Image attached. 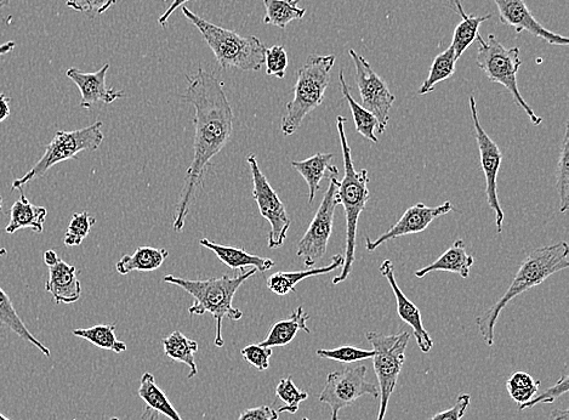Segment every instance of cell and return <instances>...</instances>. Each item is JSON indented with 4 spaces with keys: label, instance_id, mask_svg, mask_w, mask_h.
<instances>
[{
    "label": "cell",
    "instance_id": "obj_36",
    "mask_svg": "<svg viewBox=\"0 0 569 420\" xmlns=\"http://www.w3.org/2000/svg\"><path fill=\"white\" fill-rule=\"evenodd\" d=\"M556 189L560 197V213H566L569 207V128L566 124L565 138L561 147L559 163L556 169Z\"/></svg>",
    "mask_w": 569,
    "mask_h": 420
},
{
    "label": "cell",
    "instance_id": "obj_6",
    "mask_svg": "<svg viewBox=\"0 0 569 420\" xmlns=\"http://www.w3.org/2000/svg\"><path fill=\"white\" fill-rule=\"evenodd\" d=\"M334 64V55H310L300 68L294 87V99L288 102L287 113L282 118L281 130L284 136L297 133L306 116L322 105Z\"/></svg>",
    "mask_w": 569,
    "mask_h": 420
},
{
    "label": "cell",
    "instance_id": "obj_16",
    "mask_svg": "<svg viewBox=\"0 0 569 420\" xmlns=\"http://www.w3.org/2000/svg\"><path fill=\"white\" fill-rule=\"evenodd\" d=\"M494 3L497 5L500 21L504 25L514 28L517 33L527 31L534 37L553 45L566 47L569 44L568 38L550 32L542 24H539L531 10L528 9L525 0H494Z\"/></svg>",
    "mask_w": 569,
    "mask_h": 420
},
{
    "label": "cell",
    "instance_id": "obj_48",
    "mask_svg": "<svg viewBox=\"0 0 569 420\" xmlns=\"http://www.w3.org/2000/svg\"><path fill=\"white\" fill-rule=\"evenodd\" d=\"M43 259H44L45 265H47L49 268V266H53L56 263H58V260L60 258L58 257V254H56V252L53 251V249H49V251L44 253Z\"/></svg>",
    "mask_w": 569,
    "mask_h": 420
},
{
    "label": "cell",
    "instance_id": "obj_32",
    "mask_svg": "<svg viewBox=\"0 0 569 420\" xmlns=\"http://www.w3.org/2000/svg\"><path fill=\"white\" fill-rule=\"evenodd\" d=\"M266 14L264 24L286 28L294 20L304 19L306 9L299 7V0H264Z\"/></svg>",
    "mask_w": 569,
    "mask_h": 420
},
{
    "label": "cell",
    "instance_id": "obj_8",
    "mask_svg": "<svg viewBox=\"0 0 569 420\" xmlns=\"http://www.w3.org/2000/svg\"><path fill=\"white\" fill-rule=\"evenodd\" d=\"M102 126H104L102 122H95L89 127L72 130V132L59 130L54 139L50 141L41 160L34 164V167L24 177L16 179L11 185V190H20L34 179L44 177L56 164L73 160L78 153L98 150L105 139Z\"/></svg>",
    "mask_w": 569,
    "mask_h": 420
},
{
    "label": "cell",
    "instance_id": "obj_13",
    "mask_svg": "<svg viewBox=\"0 0 569 420\" xmlns=\"http://www.w3.org/2000/svg\"><path fill=\"white\" fill-rule=\"evenodd\" d=\"M356 68V82L362 100V107L378 119V133L384 134L390 121V111L396 96L389 85L375 72L369 62L354 49L349 50Z\"/></svg>",
    "mask_w": 569,
    "mask_h": 420
},
{
    "label": "cell",
    "instance_id": "obj_17",
    "mask_svg": "<svg viewBox=\"0 0 569 420\" xmlns=\"http://www.w3.org/2000/svg\"><path fill=\"white\" fill-rule=\"evenodd\" d=\"M380 274L388 280L392 292L395 294L398 316H400L401 320L407 323L408 326L412 327L415 340H417L421 353L429 354L432 346H434V340H432L429 332L426 331L423 325V319H421L418 306L412 303L411 300L406 297V294L402 292L400 286H398L395 278L394 264H392L391 260L386 259L381 263Z\"/></svg>",
    "mask_w": 569,
    "mask_h": 420
},
{
    "label": "cell",
    "instance_id": "obj_46",
    "mask_svg": "<svg viewBox=\"0 0 569 420\" xmlns=\"http://www.w3.org/2000/svg\"><path fill=\"white\" fill-rule=\"evenodd\" d=\"M187 2H191V0H174L172 4L169 5L168 9L164 11L161 17H159L158 22L159 25L164 27L168 24V20L170 16L174 14V11L180 7H184Z\"/></svg>",
    "mask_w": 569,
    "mask_h": 420
},
{
    "label": "cell",
    "instance_id": "obj_35",
    "mask_svg": "<svg viewBox=\"0 0 569 420\" xmlns=\"http://www.w3.org/2000/svg\"><path fill=\"white\" fill-rule=\"evenodd\" d=\"M539 387L540 380L534 379L526 372H516L506 380V389L519 407L531 401L538 393Z\"/></svg>",
    "mask_w": 569,
    "mask_h": 420
},
{
    "label": "cell",
    "instance_id": "obj_9",
    "mask_svg": "<svg viewBox=\"0 0 569 420\" xmlns=\"http://www.w3.org/2000/svg\"><path fill=\"white\" fill-rule=\"evenodd\" d=\"M368 342L374 350L373 365L379 382V414L377 420H384L392 393L406 361L411 333L401 332L385 336L383 333L368 332Z\"/></svg>",
    "mask_w": 569,
    "mask_h": 420
},
{
    "label": "cell",
    "instance_id": "obj_47",
    "mask_svg": "<svg viewBox=\"0 0 569 420\" xmlns=\"http://www.w3.org/2000/svg\"><path fill=\"white\" fill-rule=\"evenodd\" d=\"M10 101L9 96L0 94V123L10 116Z\"/></svg>",
    "mask_w": 569,
    "mask_h": 420
},
{
    "label": "cell",
    "instance_id": "obj_50",
    "mask_svg": "<svg viewBox=\"0 0 569 420\" xmlns=\"http://www.w3.org/2000/svg\"><path fill=\"white\" fill-rule=\"evenodd\" d=\"M15 49V42H8L0 45V56L7 55Z\"/></svg>",
    "mask_w": 569,
    "mask_h": 420
},
{
    "label": "cell",
    "instance_id": "obj_57",
    "mask_svg": "<svg viewBox=\"0 0 569 420\" xmlns=\"http://www.w3.org/2000/svg\"><path fill=\"white\" fill-rule=\"evenodd\" d=\"M303 420H309V419H307V418H303Z\"/></svg>",
    "mask_w": 569,
    "mask_h": 420
},
{
    "label": "cell",
    "instance_id": "obj_55",
    "mask_svg": "<svg viewBox=\"0 0 569 420\" xmlns=\"http://www.w3.org/2000/svg\"><path fill=\"white\" fill-rule=\"evenodd\" d=\"M0 420H10V419L5 417L4 414L0 413Z\"/></svg>",
    "mask_w": 569,
    "mask_h": 420
},
{
    "label": "cell",
    "instance_id": "obj_23",
    "mask_svg": "<svg viewBox=\"0 0 569 420\" xmlns=\"http://www.w3.org/2000/svg\"><path fill=\"white\" fill-rule=\"evenodd\" d=\"M344 263V255L337 254L332 258V263L327 266H322V268L297 272H276V274L267 278L266 285L272 293L284 297V295L290 292H297V288L295 287H297L301 281L306 280V278L330 274V272L343 268Z\"/></svg>",
    "mask_w": 569,
    "mask_h": 420
},
{
    "label": "cell",
    "instance_id": "obj_7",
    "mask_svg": "<svg viewBox=\"0 0 569 420\" xmlns=\"http://www.w3.org/2000/svg\"><path fill=\"white\" fill-rule=\"evenodd\" d=\"M479 43L477 49V66L481 68L489 81L504 85L512 95L515 104L526 112L534 126H540L543 118L536 115L523 96L521 95L519 84H517V73H519L522 61L520 59V48H505L494 34H489L488 42L480 34L476 38Z\"/></svg>",
    "mask_w": 569,
    "mask_h": 420
},
{
    "label": "cell",
    "instance_id": "obj_53",
    "mask_svg": "<svg viewBox=\"0 0 569 420\" xmlns=\"http://www.w3.org/2000/svg\"><path fill=\"white\" fill-rule=\"evenodd\" d=\"M4 255H7V249L0 248V257H4Z\"/></svg>",
    "mask_w": 569,
    "mask_h": 420
},
{
    "label": "cell",
    "instance_id": "obj_12",
    "mask_svg": "<svg viewBox=\"0 0 569 420\" xmlns=\"http://www.w3.org/2000/svg\"><path fill=\"white\" fill-rule=\"evenodd\" d=\"M247 162L253 177V198L258 204L261 217L269 221L271 225L270 234L267 236L269 248H280L287 240L292 220H290L281 198L272 189L265 174L261 172L258 158L255 155H250Z\"/></svg>",
    "mask_w": 569,
    "mask_h": 420
},
{
    "label": "cell",
    "instance_id": "obj_5",
    "mask_svg": "<svg viewBox=\"0 0 569 420\" xmlns=\"http://www.w3.org/2000/svg\"><path fill=\"white\" fill-rule=\"evenodd\" d=\"M182 14L201 32L204 41L212 49L221 68L258 72L265 64L266 47L259 38L241 36L226 28L216 26L203 17L182 7Z\"/></svg>",
    "mask_w": 569,
    "mask_h": 420
},
{
    "label": "cell",
    "instance_id": "obj_2",
    "mask_svg": "<svg viewBox=\"0 0 569 420\" xmlns=\"http://www.w3.org/2000/svg\"><path fill=\"white\" fill-rule=\"evenodd\" d=\"M569 247L567 242H560L534 249L528 257L523 260L519 271L512 281L508 291L502 298L498 300L491 308L476 319V325L483 340L488 346L494 345V329L495 323L499 319L506 305L512 299L529 291L534 287L542 285V283L557 272L566 270L569 266L568 260Z\"/></svg>",
    "mask_w": 569,
    "mask_h": 420
},
{
    "label": "cell",
    "instance_id": "obj_11",
    "mask_svg": "<svg viewBox=\"0 0 569 420\" xmlns=\"http://www.w3.org/2000/svg\"><path fill=\"white\" fill-rule=\"evenodd\" d=\"M367 367H345L328 374L320 401L332 410V420H339V412L364 395L379 399V388L366 380Z\"/></svg>",
    "mask_w": 569,
    "mask_h": 420
},
{
    "label": "cell",
    "instance_id": "obj_20",
    "mask_svg": "<svg viewBox=\"0 0 569 420\" xmlns=\"http://www.w3.org/2000/svg\"><path fill=\"white\" fill-rule=\"evenodd\" d=\"M201 246L210 249L221 263L229 266L232 270H241L246 268H253L260 272L269 271L275 266V261L269 258L258 257V255L249 254L243 248L221 246L209 241L208 238H203L199 241Z\"/></svg>",
    "mask_w": 569,
    "mask_h": 420
},
{
    "label": "cell",
    "instance_id": "obj_39",
    "mask_svg": "<svg viewBox=\"0 0 569 420\" xmlns=\"http://www.w3.org/2000/svg\"><path fill=\"white\" fill-rule=\"evenodd\" d=\"M316 354L317 356H320L321 359H328L341 363H354L373 359L374 350H364L357 348V346L354 345H341L337 349L317 350Z\"/></svg>",
    "mask_w": 569,
    "mask_h": 420
},
{
    "label": "cell",
    "instance_id": "obj_21",
    "mask_svg": "<svg viewBox=\"0 0 569 420\" xmlns=\"http://www.w3.org/2000/svg\"><path fill=\"white\" fill-rule=\"evenodd\" d=\"M21 196L10 210V221L5 232L15 234L19 230H32L36 234H42L48 210L45 207L34 206L25 195L24 190L20 189Z\"/></svg>",
    "mask_w": 569,
    "mask_h": 420
},
{
    "label": "cell",
    "instance_id": "obj_30",
    "mask_svg": "<svg viewBox=\"0 0 569 420\" xmlns=\"http://www.w3.org/2000/svg\"><path fill=\"white\" fill-rule=\"evenodd\" d=\"M0 326H4L13 331L16 336L26 340V342L31 343L33 346L41 351L44 356L49 357L51 355L48 346H45L42 342L33 336V334L28 331L25 322L21 320L19 314H17L13 303L9 295L3 291L0 287Z\"/></svg>",
    "mask_w": 569,
    "mask_h": 420
},
{
    "label": "cell",
    "instance_id": "obj_27",
    "mask_svg": "<svg viewBox=\"0 0 569 420\" xmlns=\"http://www.w3.org/2000/svg\"><path fill=\"white\" fill-rule=\"evenodd\" d=\"M168 257L169 252L165 248L140 247L133 255H124L116 264V269L121 275H128L133 271H156Z\"/></svg>",
    "mask_w": 569,
    "mask_h": 420
},
{
    "label": "cell",
    "instance_id": "obj_24",
    "mask_svg": "<svg viewBox=\"0 0 569 420\" xmlns=\"http://www.w3.org/2000/svg\"><path fill=\"white\" fill-rule=\"evenodd\" d=\"M475 264V259L472 255L466 253L465 243L463 240H458L453 243L451 248H448L440 258L434 263L425 268L414 272L415 277L424 278L430 272L434 271H447L458 274L463 278H469L472 266Z\"/></svg>",
    "mask_w": 569,
    "mask_h": 420
},
{
    "label": "cell",
    "instance_id": "obj_54",
    "mask_svg": "<svg viewBox=\"0 0 569 420\" xmlns=\"http://www.w3.org/2000/svg\"><path fill=\"white\" fill-rule=\"evenodd\" d=\"M3 210V197L0 196V213H2Z\"/></svg>",
    "mask_w": 569,
    "mask_h": 420
},
{
    "label": "cell",
    "instance_id": "obj_1",
    "mask_svg": "<svg viewBox=\"0 0 569 420\" xmlns=\"http://www.w3.org/2000/svg\"><path fill=\"white\" fill-rule=\"evenodd\" d=\"M186 78L189 87L182 100L195 107L193 123L196 132L191 166L187 168L185 184L175 209L173 229L176 232L184 230L197 187L201 186L210 162L229 144L235 122L224 85L213 73L199 67L195 75Z\"/></svg>",
    "mask_w": 569,
    "mask_h": 420
},
{
    "label": "cell",
    "instance_id": "obj_40",
    "mask_svg": "<svg viewBox=\"0 0 569 420\" xmlns=\"http://www.w3.org/2000/svg\"><path fill=\"white\" fill-rule=\"evenodd\" d=\"M266 75L276 78L286 77L288 54L282 45H273L265 53Z\"/></svg>",
    "mask_w": 569,
    "mask_h": 420
},
{
    "label": "cell",
    "instance_id": "obj_3",
    "mask_svg": "<svg viewBox=\"0 0 569 420\" xmlns=\"http://www.w3.org/2000/svg\"><path fill=\"white\" fill-rule=\"evenodd\" d=\"M256 269L244 271L237 276H223L219 278H208V280H186V278L167 275L164 282L169 285L178 286L185 292L192 295L195 303L191 305L189 314L191 316H202L210 314L216 322V333L214 345L216 348H223L225 342L223 338L224 320L240 321L243 312L240 309L233 308V298L250 277L256 274Z\"/></svg>",
    "mask_w": 569,
    "mask_h": 420
},
{
    "label": "cell",
    "instance_id": "obj_38",
    "mask_svg": "<svg viewBox=\"0 0 569 420\" xmlns=\"http://www.w3.org/2000/svg\"><path fill=\"white\" fill-rule=\"evenodd\" d=\"M96 223L95 218L90 217L88 212L75 213L67 227L65 235V246H81L85 238L90 234L91 227Z\"/></svg>",
    "mask_w": 569,
    "mask_h": 420
},
{
    "label": "cell",
    "instance_id": "obj_44",
    "mask_svg": "<svg viewBox=\"0 0 569 420\" xmlns=\"http://www.w3.org/2000/svg\"><path fill=\"white\" fill-rule=\"evenodd\" d=\"M471 396L469 394H460L455 400L453 407L449 410L435 414L429 420H462L466 410L470 405Z\"/></svg>",
    "mask_w": 569,
    "mask_h": 420
},
{
    "label": "cell",
    "instance_id": "obj_42",
    "mask_svg": "<svg viewBox=\"0 0 569 420\" xmlns=\"http://www.w3.org/2000/svg\"><path fill=\"white\" fill-rule=\"evenodd\" d=\"M243 359L259 371L269 370L272 348L260 344H252L241 350Z\"/></svg>",
    "mask_w": 569,
    "mask_h": 420
},
{
    "label": "cell",
    "instance_id": "obj_45",
    "mask_svg": "<svg viewBox=\"0 0 569 420\" xmlns=\"http://www.w3.org/2000/svg\"><path fill=\"white\" fill-rule=\"evenodd\" d=\"M280 413L270 406H259L243 411L238 420H278Z\"/></svg>",
    "mask_w": 569,
    "mask_h": 420
},
{
    "label": "cell",
    "instance_id": "obj_29",
    "mask_svg": "<svg viewBox=\"0 0 569 420\" xmlns=\"http://www.w3.org/2000/svg\"><path fill=\"white\" fill-rule=\"evenodd\" d=\"M138 394L140 399L145 401L146 406L152 408L153 411L163 414L170 420H184L169 401L167 394L158 387L152 373L142 374Z\"/></svg>",
    "mask_w": 569,
    "mask_h": 420
},
{
    "label": "cell",
    "instance_id": "obj_49",
    "mask_svg": "<svg viewBox=\"0 0 569 420\" xmlns=\"http://www.w3.org/2000/svg\"><path fill=\"white\" fill-rule=\"evenodd\" d=\"M141 420H158V414L153 411L152 408L146 406L144 413H142Z\"/></svg>",
    "mask_w": 569,
    "mask_h": 420
},
{
    "label": "cell",
    "instance_id": "obj_15",
    "mask_svg": "<svg viewBox=\"0 0 569 420\" xmlns=\"http://www.w3.org/2000/svg\"><path fill=\"white\" fill-rule=\"evenodd\" d=\"M454 210L452 202L446 201L438 207H428L424 203L414 204L411 208H408L405 214L402 215L401 219L397 221L394 226H391L385 234L377 238V240H371V237H366V248L368 252H374L378 249L381 244L388 242L390 240H396L398 237L419 234L423 232L437 218L442 217L451 213Z\"/></svg>",
    "mask_w": 569,
    "mask_h": 420
},
{
    "label": "cell",
    "instance_id": "obj_26",
    "mask_svg": "<svg viewBox=\"0 0 569 420\" xmlns=\"http://www.w3.org/2000/svg\"><path fill=\"white\" fill-rule=\"evenodd\" d=\"M309 315L304 311L303 306H299L297 310L290 315L288 320L275 323L272 326L269 336L266 337L260 345L266 348H275V346H286L293 342L299 331L310 334V328L307 327Z\"/></svg>",
    "mask_w": 569,
    "mask_h": 420
},
{
    "label": "cell",
    "instance_id": "obj_33",
    "mask_svg": "<svg viewBox=\"0 0 569 420\" xmlns=\"http://www.w3.org/2000/svg\"><path fill=\"white\" fill-rule=\"evenodd\" d=\"M73 336L88 340L96 348L111 350L121 354L127 351V344L116 336V325H98L90 328H79L72 332Z\"/></svg>",
    "mask_w": 569,
    "mask_h": 420
},
{
    "label": "cell",
    "instance_id": "obj_18",
    "mask_svg": "<svg viewBox=\"0 0 569 420\" xmlns=\"http://www.w3.org/2000/svg\"><path fill=\"white\" fill-rule=\"evenodd\" d=\"M110 67V64H105L99 71L93 73H85L75 67L66 71V76L77 85L79 92H81L82 109L90 110L99 102L110 105L112 102L124 98L123 90L107 88L106 77Z\"/></svg>",
    "mask_w": 569,
    "mask_h": 420
},
{
    "label": "cell",
    "instance_id": "obj_14",
    "mask_svg": "<svg viewBox=\"0 0 569 420\" xmlns=\"http://www.w3.org/2000/svg\"><path fill=\"white\" fill-rule=\"evenodd\" d=\"M469 105L471 111L472 123L475 128V138L477 146H479L480 160L483 173L486 178V196L489 208L495 214V225H497L498 234H502L504 224V212L500 206L498 197V174L500 166H502L503 153L497 144L489 138L486 130L483 129L477 111L476 99L474 95H470Z\"/></svg>",
    "mask_w": 569,
    "mask_h": 420
},
{
    "label": "cell",
    "instance_id": "obj_22",
    "mask_svg": "<svg viewBox=\"0 0 569 420\" xmlns=\"http://www.w3.org/2000/svg\"><path fill=\"white\" fill-rule=\"evenodd\" d=\"M333 153H316L315 156L305 161H293L292 167L306 181L309 186V202L315 201L318 190L321 189V181L330 175H339L338 167L332 166Z\"/></svg>",
    "mask_w": 569,
    "mask_h": 420
},
{
    "label": "cell",
    "instance_id": "obj_31",
    "mask_svg": "<svg viewBox=\"0 0 569 420\" xmlns=\"http://www.w3.org/2000/svg\"><path fill=\"white\" fill-rule=\"evenodd\" d=\"M339 81H340V88L341 93H343L347 104H349L352 116H354L355 126L357 129V133L361 134L364 139L372 141V143L377 144L379 139L378 136L375 135V129L378 128V119L375 118L371 112L364 109L358 102L352 98L350 89L347 87L345 78H344V71L341 70L339 73Z\"/></svg>",
    "mask_w": 569,
    "mask_h": 420
},
{
    "label": "cell",
    "instance_id": "obj_19",
    "mask_svg": "<svg viewBox=\"0 0 569 420\" xmlns=\"http://www.w3.org/2000/svg\"><path fill=\"white\" fill-rule=\"evenodd\" d=\"M45 291L51 294L56 304H73L82 295L81 282L78 280L76 266L59 259L58 263L49 266V278L45 283Z\"/></svg>",
    "mask_w": 569,
    "mask_h": 420
},
{
    "label": "cell",
    "instance_id": "obj_56",
    "mask_svg": "<svg viewBox=\"0 0 569 420\" xmlns=\"http://www.w3.org/2000/svg\"><path fill=\"white\" fill-rule=\"evenodd\" d=\"M75 420H77V419H75ZM108 420H119V419H118V418H116V417H113V418H111V419H108Z\"/></svg>",
    "mask_w": 569,
    "mask_h": 420
},
{
    "label": "cell",
    "instance_id": "obj_52",
    "mask_svg": "<svg viewBox=\"0 0 569 420\" xmlns=\"http://www.w3.org/2000/svg\"><path fill=\"white\" fill-rule=\"evenodd\" d=\"M10 3V0H0V10H2L3 8L7 7V5Z\"/></svg>",
    "mask_w": 569,
    "mask_h": 420
},
{
    "label": "cell",
    "instance_id": "obj_4",
    "mask_svg": "<svg viewBox=\"0 0 569 420\" xmlns=\"http://www.w3.org/2000/svg\"><path fill=\"white\" fill-rule=\"evenodd\" d=\"M345 123L346 119L343 116L337 117V128L345 169L344 178L339 181L337 190V203L343 204L346 218L345 263L340 275L333 278V285H339V283L346 281L352 268H354L358 219H360L363 210L366 209L369 197H371L368 189V170H356L355 168L354 158H352L351 149L347 143Z\"/></svg>",
    "mask_w": 569,
    "mask_h": 420
},
{
    "label": "cell",
    "instance_id": "obj_41",
    "mask_svg": "<svg viewBox=\"0 0 569 420\" xmlns=\"http://www.w3.org/2000/svg\"><path fill=\"white\" fill-rule=\"evenodd\" d=\"M569 390V379H568V368L565 367V371H563L562 377L557 380L556 384L553 387L546 389L544 393L533 397L531 401H528L527 404L522 405L519 407V410H526V408H532L537 405L542 404H553L559 397L568 393Z\"/></svg>",
    "mask_w": 569,
    "mask_h": 420
},
{
    "label": "cell",
    "instance_id": "obj_43",
    "mask_svg": "<svg viewBox=\"0 0 569 420\" xmlns=\"http://www.w3.org/2000/svg\"><path fill=\"white\" fill-rule=\"evenodd\" d=\"M116 4L117 0H67L66 7L78 13L102 15Z\"/></svg>",
    "mask_w": 569,
    "mask_h": 420
},
{
    "label": "cell",
    "instance_id": "obj_51",
    "mask_svg": "<svg viewBox=\"0 0 569 420\" xmlns=\"http://www.w3.org/2000/svg\"><path fill=\"white\" fill-rule=\"evenodd\" d=\"M568 418V411H559L556 410L553 412V419L551 420H567Z\"/></svg>",
    "mask_w": 569,
    "mask_h": 420
},
{
    "label": "cell",
    "instance_id": "obj_10",
    "mask_svg": "<svg viewBox=\"0 0 569 420\" xmlns=\"http://www.w3.org/2000/svg\"><path fill=\"white\" fill-rule=\"evenodd\" d=\"M338 185V175H330L328 190L323 196L321 206L317 209L314 219L298 243L297 255L304 260L307 269L314 268L327 253L333 232L335 208L338 206Z\"/></svg>",
    "mask_w": 569,
    "mask_h": 420
},
{
    "label": "cell",
    "instance_id": "obj_28",
    "mask_svg": "<svg viewBox=\"0 0 569 420\" xmlns=\"http://www.w3.org/2000/svg\"><path fill=\"white\" fill-rule=\"evenodd\" d=\"M163 349L165 356L176 362L184 363L190 368L187 379L195 378L198 374L195 355L198 353V343L196 340L187 338L185 334L175 331L163 339Z\"/></svg>",
    "mask_w": 569,
    "mask_h": 420
},
{
    "label": "cell",
    "instance_id": "obj_25",
    "mask_svg": "<svg viewBox=\"0 0 569 420\" xmlns=\"http://www.w3.org/2000/svg\"><path fill=\"white\" fill-rule=\"evenodd\" d=\"M463 0H452V3L457 10V13L462 16V22L455 27L454 37L451 47L454 49L455 56L460 59L466 49L476 41L479 36L480 26L483 22L491 19L492 15L485 16L468 15L463 8Z\"/></svg>",
    "mask_w": 569,
    "mask_h": 420
},
{
    "label": "cell",
    "instance_id": "obj_37",
    "mask_svg": "<svg viewBox=\"0 0 569 420\" xmlns=\"http://www.w3.org/2000/svg\"><path fill=\"white\" fill-rule=\"evenodd\" d=\"M276 395L284 404V406L278 408L277 412H287L290 414L297 413L301 402H304L307 400V397H309L306 391H301L297 385L294 384L292 377L283 378L281 382L278 383Z\"/></svg>",
    "mask_w": 569,
    "mask_h": 420
},
{
    "label": "cell",
    "instance_id": "obj_34",
    "mask_svg": "<svg viewBox=\"0 0 569 420\" xmlns=\"http://www.w3.org/2000/svg\"><path fill=\"white\" fill-rule=\"evenodd\" d=\"M457 61V56H455L454 49L452 47L443 51L442 54L437 55L434 62H432L428 78H426V81L421 84L419 95L431 93L438 83L451 78L454 75Z\"/></svg>",
    "mask_w": 569,
    "mask_h": 420
}]
</instances>
